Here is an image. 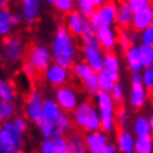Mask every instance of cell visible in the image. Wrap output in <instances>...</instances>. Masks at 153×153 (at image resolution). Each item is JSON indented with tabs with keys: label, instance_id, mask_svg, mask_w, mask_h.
Returning a JSON list of instances; mask_svg holds the SVG:
<instances>
[{
	"label": "cell",
	"instance_id": "cell-1",
	"mask_svg": "<svg viewBox=\"0 0 153 153\" xmlns=\"http://www.w3.org/2000/svg\"><path fill=\"white\" fill-rule=\"evenodd\" d=\"M51 55L52 61L61 66L70 69L78 61L79 47L76 39L68 31L65 25H59L51 40Z\"/></svg>",
	"mask_w": 153,
	"mask_h": 153
},
{
	"label": "cell",
	"instance_id": "cell-2",
	"mask_svg": "<svg viewBox=\"0 0 153 153\" xmlns=\"http://www.w3.org/2000/svg\"><path fill=\"white\" fill-rule=\"evenodd\" d=\"M70 116L76 131L87 134L101 130L100 116H99L96 105H95L94 101L88 100V99L79 102L78 106L74 109V112Z\"/></svg>",
	"mask_w": 153,
	"mask_h": 153
},
{
	"label": "cell",
	"instance_id": "cell-3",
	"mask_svg": "<svg viewBox=\"0 0 153 153\" xmlns=\"http://www.w3.org/2000/svg\"><path fill=\"white\" fill-rule=\"evenodd\" d=\"M95 105L100 116L101 130L105 134H110L116 131V113H117V104L108 92H101L99 91L95 96Z\"/></svg>",
	"mask_w": 153,
	"mask_h": 153
},
{
	"label": "cell",
	"instance_id": "cell-4",
	"mask_svg": "<svg viewBox=\"0 0 153 153\" xmlns=\"http://www.w3.org/2000/svg\"><path fill=\"white\" fill-rule=\"evenodd\" d=\"M26 42L21 35H12L7 36L1 40L0 45V59H1L7 65L14 66L22 62L26 55Z\"/></svg>",
	"mask_w": 153,
	"mask_h": 153
},
{
	"label": "cell",
	"instance_id": "cell-5",
	"mask_svg": "<svg viewBox=\"0 0 153 153\" xmlns=\"http://www.w3.org/2000/svg\"><path fill=\"white\" fill-rule=\"evenodd\" d=\"M82 45V57L83 61L92 69L95 73L102 70V57H104V51L99 45V42L95 35V31H88L81 38Z\"/></svg>",
	"mask_w": 153,
	"mask_h": 153
},
{
	"label": "cell",
	"instance_id": "cell-6",
	"mask_svg": "<svg viewBox=\"0 0 153 153\" xmlns=\"http://www.w3.org/2000/svg\"><path fill=\"white\" fill-rule=\"evenodd\" d=\"M26 141L25 134L18 130L12 121L1 123L0 128V153L22 151Z\"/></svg>",
	"mask_w": 153,
	"mask_h": 153
},
{
	"label": "cell",
	"instance_id": "cell-7",
	"mask_svg": "<svg viewBox=\"0 0 153 153\" xmlns=\"http://www.w3.org/2000/svg\"><path fill=\"white\" fill-rule=\"evenodd\" d=\"M71 75L82 85L86 95L95 97L99 92L97 87V73H95L85 61H76L70 68Z\"/></svg>",
	"mask_w": 153,
	"mask_h": 153
},
{
	"label": "cell",
	"instance_id": "cell-8",
	"mask_svg": "<svg viewBox=\"0 0 153 153\" xmlns=\"http://www.w3.org/2000/svg\"><path fill=\"white\" fill-rule=\"evenodd\" d=\"M44 96L43 92L38 88H33L29 91L24 101V116L35 126H39L43 122L42 109H43Z\"/></svg>",
	"mask_w": 153,
	"mask_h": 153
},
{
	"label": "cell",
	"instance_id": "cell-9",
	"mask_svg": "<svg viewBox=\"0 0 153 153\" xmlns=\"http://www.w3.org/2000/svg\"><path fill=\"white\" fill-rule=\"evenodd\" d=\"M26 60L29 64H31L34 68L38 70V73H44L51 65L52 61V55L51 49L48 45L43 43H34L26 49Z\"/></svg>",
	"mask_w": 153,
	"mask_h": 153
},
{
	"label": "cell",
	"instance_id": "cell-10",
	"mask_svg": "<svg viewBox=\"0 0 153 153\" xmlns=\"http://www.w3.org/2000/svg\"><path fill=\"white\" fill-rule=\"evenodd\" d=\"M53 100H55L61 110L68 114H71L74 109L81 102V94L79 91L71 85H65L59 88H55L53 92Z\"/></svg>",
	"mask_w": 153,
	"mask_h": 153
},
{
	"label": "cell",
	"instance_id": "cell-11",
	"mask_svg": "<svg viewBox=\"0 0 153 153\" xmlns=\"http://www.w3.org/2000/svg\"><path fill=\"white\" fill-rule=\"evenodd\" d=\"M116 12H117V3L109 0L105 4L95 10V13L90 17L91 26L94 30L99 27H114L116 26Z\"/></svg>",
	"mask_w": 153,
	"mask_h": 153
},
{
	"label": "cell",
	"instance_id": "cell-12",
	"mask_svg": "<svg viewBox=\"0 0 153 153\" xmlns=\"http://www.w3.org/2000/svg\"><path fill=\"white\" fill-rule=\"evenodd\" d=\"M65 27L68 29V31L75 38H82L86 33L88 31H95L94 27L91 26L90 18L83 17L81 13H78L76 10H73L71 13H69L65 16Z\"/></svg>",
	"mask_w": 153,
	"mask_h": 153
},
{
	"label": "cell",
	"instance_id": "cell-13",
	"mask_svg": "<svg viewBox=\"0 0 153 153\" xmlns=\"http://www.w3.org/2000/svg\"><path fill=\"white\" fill-rule=\"evenodd\" d=\"M71 78V71L70 69L61 66L59 64L52 62L48 66V69L44 71V79L53 88H59L65 85H69V81Z\"/></svg>",
	"mask_w": 153,
	"mask_h": 153
},
{
	"label": "cell",
	"instance_id": "cell-14",
	"mask_svg": "<svg viewBox=\"0 0 153 153\" xmlns=\"http://www.w3.org/2000/svg\"><path fill=\"white\" fill-rule=\"evenodd\" d=\"M18 1H20L18 13L22 17V24L27 26L34 25L42 16L44 0H18Z\"/></svg>",
	"mask_w": 153,
	"mask_h": 153
},
{
	"label": "cell",
	"instance_id": "cell-15",
	"mask_svg": "<svg viewBox=\"0 0 153 153\" xmlns=\"http://www.w3.org/2000/svg\"><path fill=\"white\" fill-rule=\"evenodd\" d=\"M83 139L88 153H104L110 143L108 134H105L102 130L83 134Z\"/></svg>",
	"mask_w": 153,
	"mask_h": 153
},
{
	"label": "cell",
	"instance_id": "cell-16",
	"mask_svg": "<svg viewBox=\"0 0 153 153\" xmlns=\"http://www.w3.org/2000/svg\"><path fill=\"white\" fill-rule=\"evenodd\" d=\"M99 45L104 52H114L118 45V31L116 27H99L95 30Z\"/></svg>",
	"mask_w": 153,
	"mask_h": 153
},
{
	"label": "cell",
	"instance_id": "cell-17",
	"mask_svg": "<svg viewBox=\"0 0 153 153\" xmlns=\"http://www.w3.org/2000/svg\"><path fill=\"white\" fill-rule=\"evenodd\" d=\"M127 99L128 105L134 110H140L147 105L149 99V91L143 86V83H131Z\"/></svg>",
	"mask_w": 153,
	"mask_h": 153
},
{
	"label": "cell",
	"instance_id": "cell-18",
	"mask_svg": "<svg viewBox=\"0 0 153 153\" xmlns=\"http://www.w3.org/2000/svg\"><path fill=\"white\" fill-rule=\"evenodd\" d=\"M134 134L130 130H117L116 131V148L120 153H131L135 147Z\"/></svg>",
	"mask_w": 153,
	"mask_h": 153
},
{
	"label": "cell",
	"instance_id": "cell-19",
	"mask_svg": "<svg viewBox=\"0 0 153 153\" xmlns=\"http://www.w3.org/2000/svg\"><path fill=\"white\" fill-rule=\"evenodd\" d=\"M134 12L130 8V5L125 0H122L117 4V12H116V25L120 29H130L131 27Z\"/></svg>",
	"mask_w": 153,
	"mask_h": 153
},
{
	"label": "cell",
	"instance_id": "cell-20",
	"mask_svg": "<svg viewBox=\"0 0 153 153\" xmlns=\"http://www.w3.org/2000/svg\"><path fill=\"white\" fill-rule=\"evenodd\" d=\"M153 24V10L151 9H144L139 12H134L132 22H131V29L135 31L140 33L145 30Z\"/></svg>",
	"mask_w": 153,
	"mask_h": 153
},
{
	"label": "cell",
	"instance_id": "cell-21",
	"mask_svg": "<svg viewBox=\"0 0 153 153\" xmlns=\"http://www.w3.org/2000/svg\"><path fill=\"white\" fill-rule=\"evenodd\" d=\"M123 57L126 66L131 73H137L143 70V64H141L137 45H130L126 51H123Z\"/></svg>",
	"mask_w": 153,
	"mask_h": 153
},
{
	"label": "cell",
	"instance_id": "cell-22",
	"mask_svg": "<svg viewBox=\"0 0 153 153\" xmlns=\"http://www.w3.org/2000/svg\"><path fill=\"white\" fill-rule=\"evenodd\" d=\"M61 114H62V110H61L59 104L53 100V97H44L43 109H42L43 121L51 122V123H56Z\"/></svg>",
	"mask_w": 153,
	"mask_h": 153
},
{
	"label": "cell",
	"instance_id": "cell-23",
	"mask_svg": "<svg viewBox=\"0 0 153 153\" xmlns=\"http://www.w3.org/2000/svg\"><path fill=\"white\" fill-rule=\"evenodd\" d=\"M65 136H66V140H68L69 153H88L87 152L82 132L76 131V130H71V131Z\"/></svg>",
	"mask_w": 153,
	"mask_h": 153
},
{
	"label": "cell",
	"instance_id": "cell-24",
	"mask_svg": "<svg viewBox=\"0 0 153 153\" xmlns=\"http://www.w3.org/2000/svg\"><path fill=\"white\" fill-rule=\"evenodd\" d=\"M16 100H17V88L14 86V83L8 78L0 76V101L16 104Z\"/></svg>",
	"mask_w": 153,
	"mask_h": 153
},
{
	"label": "cell",
	"instance_id": "cell-25",
	"mask_svg": "<svg viewBox=\"0 0 153 153\" xmlns=\"http://www.w3.org/2000/svg\"><path fill=\"white\" fill-rule=\"evenodd\" d=\"M16 27L13 22V10L5 8L0 12V39H5L7 36L12 35L13 29Z\"/></svg>",
	"mask_w": 153,
	"mask_h": 153
},
{
	"label": "cell",
	"instance_id": "cell-26",
	"mask_svg": "<svg viewBox=\"0 0 153 153\" xmlns=\"http://www.w3.org/2000/svg\"><path fill=\"white\" fill-rule=\"evenodd\" d=\"M102 70L121 76V59L116 52H104L102 57Z\"/></svg>",
	"mask_w": 153,
	"mask_h": 153
},
{
	"label": "cell",
	"instance_id": "cell-27",
	"mask_svg": "<svg viewBox=\"0 0 153 153\" xmlns=\"http://www.w3.org/2000/svg\"><path fill=\"white\" fill-rule=\"evenodd\" d=\"M117 82H120V76L114 75L112 73L105 71V70H101L97 73V87H99V91H101V92L109 94Z\"/></svg>",
	"mask_w": 153,
	"mask_h": 153
},
{
	"label": "cell",
	"instance_id": "cell-28",
	"mask_svg": "<svg viewBox=\"0 0 153 153\" xmlns=\"http://www.w3.org/2000/svg\"><path fill=\"white\" fill-rule=\"evenodd\" d=\"M131 128H132V134L136 137H147V136H152L151 135V128H149V121L148 117L145 116H137L131 123Z\"/></svg>",
	"mask_w": 153,
	"mask_h": 153
},
{
	"label": "cell",
	"instance_id": "cell-29",
	"mask_svg": "<svg viewBox=\"0 0 153 153\" xmlns=\"http://www.w3.org/2000/svg\"><path fill=\"white\" fill-rule=\"evenodd\" d=\"M130 125H131V117L128 109L125 105H118L116 113V130H128Z\"/></svg>",
	"mask_w": 153,
	"mask_h": 153
},
{
	"label": "cell",
	"instance_id": "cell-30",
	"mask_svg": "<svg viewBox=\"0 0 153 153\" xmlns=\"http://www.w3.org/2000/svg\"><path fill=\"white\" fill-rule=\"evenodd\" d=\"M17 116V105L13 102L0 101V123L12 121Z\"/></svg>",
	"mask_w": 153,
	"mask_h": 153
},
{
	"label": "cell",
	"instance_id": "cell-31",
	"mask_svg": "<svg viewBox=\"0 0 153 153\" xmlns=\"http://www.w3.org/2000/svg\"><path fill=\"white\" fill-rule=\"evenodd\" d=\"M38 130H39V134L42 135L43 139H55V137L61 135V132H60L59 127L56 126V123H51V122L43 121L38 126Z\"/></svg>",
	"mask_w": 153,
	"mask_h": 153
},
{
	"label": "cell",
	"instance_id": "cell-32",
	"mask_svg": "<svg viewBox=\"0 0 153 153\" xmlns=\"http://www.w3.org/2000/svg\"><path fill=\"white\" fill-rule=\"evenodd\" d=\"M134 153H153V136L135 139Z\"/></svg>",
	"mask_w": 153,
	"mask_h": 153
},
{
	"label": "cell",
	"instance_id": "cell-33",
	"mask_svg": "<svg viewBox=\"0 0 153 153\" xmlns=\"http://www.w3.org/2000/svg\"><path fill=\"white\" fill-rule=\"evenodd\" d=\"M137 48H139L143 69L152 68L153 66V47H149V45H145V44H139Z\"/></svg>",
	"mask_w": 153,
	"mask_h": 153
},
{
	"label": "cell",
	"instance_id": "cell-34",
	"mask_svg": "<svg viewBox=\"0 0 153 153\" xmlns=\"http://www.w3.org/2000/svg\"><path fill=\"white\" fill-rule=\"evenodd\" d=\"M56 126L59 127L61 135H68V134L74 128V125H73V121H71V116L62 112V114H61L60 118L56 122Z\"/></svg>",
	"mask_w": 153,
	"mask_h": 153
},
{
	"label": "cell",
	"instance_id": "cell-35",
	"mask_svg": "<svg viewBox=\"0 0 153 153\" xmlns=\"http://www.w3.org/2000/svg\"><path fill=\"white\" fill-rule=\"evenodd\" d=\"M53 7L60 14H64V16L75 10V3L73 0H55Z\"/></svg>",
	"mask_w": 153,
	"mask_h": 153
},
{
	"label": "cell",
	"instance_id": "cell-36",
	"mask_svg": "<svg viewBox=\"0 0 153 153\" xmlns=\"http://www.w3.org/2000/svg\"><path fill=\"white\" fill-rule=\"evenodd\" d=\"M75 10L78 13H81L83 17L90 18L95 13L96 8H95L92 4H90L87 0H78V1L75 3Z\"/></svg>",
	"mask_w": 153,
	"mask_h": 153
},
{
	"label": "cell",
	"instance_id": "cell-37",
	"mask_svg": "<svg viewBox=\"0 0 153 153\" xmlns=\"http://www.w3.org/2000/svg\"><path fill=\"white\" fill-rule=\"evenodd\" d=\"M110 96H112V99L114 100V102H116L117 105H122V102H123L125 100V96H126V91H125V87L122 83L117 82L116 85L113 86L112 91H110Z\"/></svg>",
	"mask_w": 153,
	"mask_h": 153
},
{
	"label": "cell",
	"instance_id": "cell-38",
	"mask_svg": "<svg viewBox=\"0 0 153 153\" xmlns=\"http://www.w3.org/2000/svg\"><path fill=\"white\" fill-rule=\"evenodd\" d=\"M132 9V12H139L144 9H151L153 5V0H125Z\"/></svg>",
	"mask_w": 153,
	"mask_h": 153
},
{
	"label": "cell",
	"instance_id": "cell-39",
	"mask_svg": "<svg viewBox=\"0 0 153 153\" xmlns=\"http://www.w3.org/2000/svg\"><path fill=\"white\" fill-rule=\"evenodd\" d=\"M141 83L148 91L153 90V66L141 70Z\"/></svg>",
	"mask_w": 153,
	"mask_h": 153
},
{
	"label": "cell",
	"instance_id": "cell-40",
	"mask_svg": "<svg viewBox=\"0 0 153 153\" xmlns=\"http://www.w3.org/2000/svg\"><path fill=\"white\" fill-rule=\"evenodd\" d=\"M12 122L21 132H24L26 135V132H27L29 128H30V122H29L27 118L24 116V114H17V116L12 120Z\"/></svg>",
	"mask_w": 153,
	"mask_h": 153
},
{
	"label": "cell",
	"instance_id": "cell-41",
	"mask_svg": "<svg viewBox=\"0 0 153 153\" xmlns=\"http://www.w3.org/2000/svg\"><path fill=\"white\" fill-rule=\"evenodd\" d=\"M118 45L122 51H126L131 43H130V29H120L118 31Z\"/></svg>",
	"mask_w": 153,
	"mask_h": 153
},
{
	"label": "cell",
	"instance_id": "cell-42",
	"mask_svg": "<svg viewBox=\"0 0 153 153\" xmlns=\"http://www.w3.org/2000/svg\"><path fill=\"white\" fill-rule=\"evenodd\" d=\"M55 143V153H69L68 149V140L65 135H60L53 139Z\"/></svg>",
	"mask_w": 153,
	"mask_h": 153
},
{
	"label": "cell",
	"instance_id": "cell-43",
	"mask_svg": "<svg viewBox=\"0 0 153 153\" xmlns=\"http://www.w3.org/2000/svg\"><path fill=\"white\" fill-rule=\"evenodd\" d=\"M139 36H140V44L153 47V26H149L143 31H140Z\"/></svg>",
	"mask_w": 153,
	"mask_h": 153
},
{
	"label": "cell",
	"instance_id": "cell-44",
	"mask_svg": "<svg viewBox=\"0 0 153 153\" xmlns=\"http://www.w3.org/2000/svg\"><path fill=\"white\" fill-rule=\"evenodd\" d=\"M22 73L26 75V78H27V79H35L36 75L39 74L36 69L34 68L31 64H29L27 61L22 62Z\"/></svg>",
	"mask_w": 153,
	"mask_h": 153
},
{
	"label": "cell",
	"instance_id": "cell-45",
	"mask_svg": "<svg viewBox=\"0 0 153 153\" xmlns=\"http://www.w3.org/2000/svg\"><path fill=\"white\" fill-rule=\"evenodd\" d=\"M38 153H55V143L53 139H43L39 145Z\"/></svg>",
	"mask_w": 153,
	"mask_h": 153
},
{
	"label": "cell",
	"instance_id": "cell-46",
	"mask_svg": "<svg viewBox=\"0 0 153 153\" xmlns=\"http://www.w3.org/2000/svg\"><path fill=\"white\" fill-rule=\"evenodd\" d=\"M130 43H131V45H139L140 44L139 33L135 31V30H132V29H130Z\"/></svg>",
	"mask_w": 153,
	"mask_h": 153
},
{
	"label": "cell",
	"instance_id": "cell-47",
	"mask_svg": "<svg viewBox=\"0 0 153 153\" xmlns=\"http://www.w3.org/2000/svg\"><path fill=\"white\" fill-rule=\"evenodd\" d=\"M87 1L90 3V4H92L95 8H99V7H101L102 4H105L106 1H109V0H87Z\"/></svg>",
	"mask_w": 153,
	"mask_h": 153
},
{
	"label": "cell",
	"instance_id": "cell-48",
	"mask_svg": "<svg viewBox=\"0 0 153 153\" xmlns=\"http://www.w3.org/2000/svg\"><path fill=\"white\" fill-rule=\"evenodd\" d=\"M104 153H120V152H118V149L116 148V145L112 144V143H109V145L106 147Z\"/></svg>",
	"mask_w": 153,
	"mask_h": 153
},
{
	"label": "cell",
	"instance_id": "cell-49",
	"mask_svg": "<svg viewBox=\"0 0 153 153\" xmlns=\"http://www.w3.org/2000/svg\"><path fill=\"white\" fill-rule=\"evenodd\" d=\"M8 5H9V1H8V0H0V12H1L3 9L8 8Z\"/></svg>",
	"mask_w": 153,
	"mask_h": 153
},
{
	"label": "cell",
	"instance_id": "cell-50",
	"mask_svg": "<svg viewBox=\"0 0 153 153\" xmlns=\"http://www.w3.org/2000/svg\"><path fill=\"white\" fill-rule=\"evenodd\" d=\"M148 121H149V128H151V135L153 136V114L148 117Z\"/></svg>",
	"mask_w": 153,
	"mask_h": 153
},
{
	"label": "cell",
	"instance_id": "cell-51",
	"mask_svg": "<svg viewBox=\"0 0 153 153\" xmlns=\"http://www.w3.org/2000/svg\"><path fill=\"white\" fill-rule=\"evenodd\" d=\"M45 3H47L48 5H53V3H55V0H44Z\"/></svg>",
	"mask_w": 153,
	"mask_h": 153
},
{
	"label": "cell",
	"instance_id": "cell-52",
	"mask_svg": "<svg viewBox=\"0 0 153 153\" xmlns=\"http://www.w3.org/2000/svg\"><path fill=\"white\" fill-rule=\"evenodd\" d=\"M10 153H25V152H22V151H14V152H10Z\"/></svg>",
	"mask_w": 153,
	"mask_h": 153
},
{
	"label": "cell",
	"instance_id": "cell-53",
	"mask_svg": "<svg viewBox=\"0 0 153 153\" xmlns=\"http://www.w3.org/2000/svg\"><path fill=\"white\" fill-rule=\"evenodd\" d=\"M73 1H74V3H76V1H78V0H73Z\"/></svg>",
	"mask_w": 153,
	"mask_h": 153
},
{
	"label": "cell",
	"instance_id": "cell-54",
	"mask_svg": "<svg viewBox=\"0 0 153 153\" xmlns=\"http://www.w3.org/2000/svg\"><path fill=\"white\" fill-rule=\"evenodd\" d=\"M152 99H153V90H152Z\"/></svg>",
	"mask_w": 153,
	"mask_h": 153
},
{
	"label": "cell",
	"instance_id": "cell-55",
	"mask_svg": "<svg viewBox=\"0 0 153 153\" xmlns=\"http://www.w3.org/2000/svg\"><path fill=\"white\" fill-rule=\"evenodd\" d=\"M0 128H1V123H0Z\"/></svg>",
	"mask_w": 153,
	"mask_h": 153
},
{
	"label": "cell",
	"instance_id": "cell-56",
	"mask_svg": "<svg viewBox=\"0 0 153 153\" xmlns=\"http://www.w3.org/2000/svg\"><path fill=\"white\" fill-rule=\"evenodd\" d=\"M152 10H153V5H152Z\"/></svg>",
	"mask_w": 153,
	"mask_h": 153
},
{
	"label": "cell",
	"instance_id": "cell-57",
	"mask_svg": "<svg viewBox=\"0 0 153 153\" xmlns=\"http://www.w3.org/2000/svg\"><path fill=\"white\" fill-rule=\"evenodd\" d=\"M34 153H38V152H34Z\"/></svg>",
	"mask_w": 153,
	"mask_h": 153
},
{
	"label": "cell",
	"instance_id": "cell-58",
	"mask_svg": "<svg viewBox=\"0 0 153 153\" xmlns=\"http://www.w3.org/2000/svg\"><path fill=\"white\" fill-rule=\"evenodd\" d=\"M8 1H10V0H8Z\"/></svg>",
	"mask_w": 153,
	"mask_h": 153
},
{
	"label": "cell",
	"instance_id": "cell-59",
	"mask_svg": "<svg viewBox=\"0 0 153 153\" xmlns=\"http://www.w3.org/2000/svg\"><path fill=\"white\" fill-rule=\"evenodd\" d=\"M152 26H153V24H152Z\"/></svg>",
	"mask_w": 153,
	"mask_h": 153
},
{
	"label": "cell",
	"instance_id": "cell-60",
	"mask_svg": "<svg viewBox=\"0 0 153 153\" xmlns=\"http://www.w3.org/2000/svg\"><path fill=\"white\" fill-rule=\"evenodd\" d=\"M131 153H134V152H131Z\"/></svg>",
	"mask_w": 153,
	"mask_h": 153
}]
</instances>
